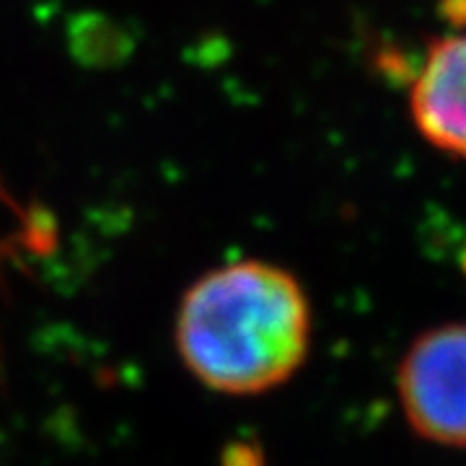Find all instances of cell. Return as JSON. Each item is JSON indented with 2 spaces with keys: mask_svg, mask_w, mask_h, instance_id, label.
<instances>
[{
  "mask_svg": "<svg viewBox=\"0 0 466 466\" xmlns=\"http://www.w3.org/2000/svg\"><path fill=\"white\" fill-rule=\"evenodd\" d=\"M464 267H466V257H464Z\"/></svg>",
  "mask_w": 466,
  "mask_h": 466,
  "instance_id": "5b68a950",
  "label": "cell"
},
{
  "mask_svg": "<svg viewBox=\"0 0 466 466\" xmlns=\"http://www.w3.org/2000/svg\"><path fill=\"white\" fill-rule=\"evenodd\" d=\"M314 332L311 300L285 267L241 259L184 290L174 342L182 366L223 397H259L299 373Z\"/></svg>",
  "mask_w": 466,
  "mask_h": 466,
  "instance_id": "6da1fadb",
  "label": "cell"
},
{
  "mask_svg": "<svg viewBox=\"0 0 466 466\" xmlns=\"http://www.w3.org/2000/svg\"><path fill=\"white\" fill-rule=\"evenodd\" d=\"M397 389L422 441L466 449V321L420 334L401 358Z\"/></svg>",
  "mask_w": 466,
  "mask_h": 466,
  "instance_id": "7a4b0ae2",
  "label": "cell"
},
{
  "mask_svg": "<svg viewBox=\"0 0 466 466\" xmlns=\"http://www.w3.org/2000/svg\"><path fill=\"white\" fill-rule=\"evenodd\" d=\"M410 109L425 143L466 161V32L431 42L412 84Z\"/></svg>",
  "mask_w": 466,
  "mask_h": 466,
  "instance_id": "3957f363",
  "label": "cell"
},
{
  "mask_svg": "<svg viewBox=\"0 0 466 466\" xmlns=\"http://www.w3.org/2000/svg\"><path fill=\"white\" fill-rule=\"evenodd\" d=\"M446 16L456 24H466V0H446Z\"/></svg>",
  "mask_w": 466,
  "mask_h": 466,
  "instance_id": "277c9868",
  "label": "cell"
}]
</instances>
